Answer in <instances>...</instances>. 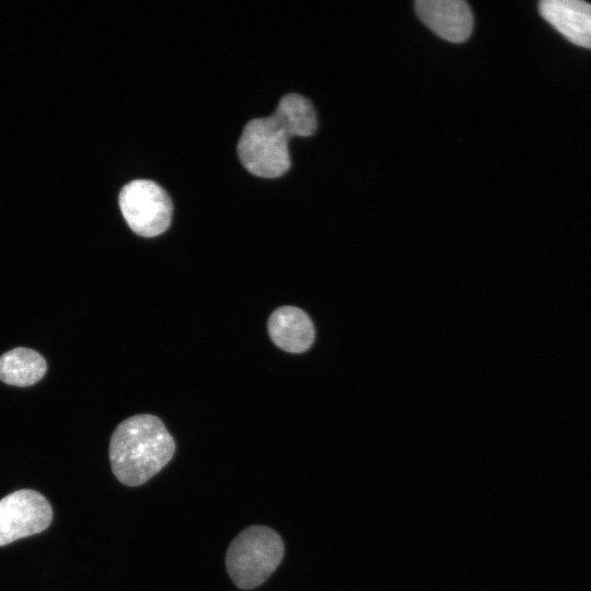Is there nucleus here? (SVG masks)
Segmentation results:
<instances>
[{"instance_id": "f03ea898", "label": "nucleus", "mask_w": 591, "mask_h": 591, "mask_svg": "<svg viewBox=\"0 0 591 591\" xmlns=\"http://www.w3.org/2000/svg\"><path fill=\"white\" fill-rule=\"evenodd\" d=\"M175 442L160 418L136 415L120 422L109 443V460L115 477L136 487L158 474L173 457Z\"/></svg>"}, {"instance_id": "1a4fd4ad", "label": "nucleus", "mask_w": 591, "mask_h": 591, "mask_svg": "<svg viewBox=\"0 0 591 591\" xmlns=\"http://www.w3.org/2000/svg\"><path fill=\"white\" fill-rule=\"evenodd\" d=\"M45 359L35 350L18 347L0 356V381L15 386H30L46 373Z\"/></svg>"}, {"instance_id": "20e7f679", "label": "nucleus", "mask_w": 591, "mask_h": 591, "mask_svg": "<svg viewBox=\"0 0 591 591\" xmlns=\"http://www.w3.org/2000/svg\"><path fill=\"white\" fill-rule=\"evenodd\" d=\"M118 202L125 221L140 236H158L171 224L172 200L152 181L135 179L126 184L119 193Z\"/></svg>"}, {"instance_id": "39448f33", "label": "nucleus", "mask_w": 591, "mask_h": 591, "mask_svg": "<svg viewBox=\"0 0 591 591\" xmlns=\"http://www.w3.org/2000/svg\"><path fill=\"white\" fill-rule=\"evenodd\" d=\"M53 520L48 500L32 489L16 490L0 500V546L43 532Z\"/></svg>"}, {"instance_id": "f257e3e1", "label": "nucleus", "mask_w": 591, "mask_h": 591, "mask_svg": "<svg viewBox=\"0 0 591 591\" xmlns=\"http://www.w3.org/2000/svg\"><path fill=\"white\" fill-rule=\"evenodd\" d=\"M316 128L312 103L300 94H287L270 116L254 118L245 125L237 142L239 159L258 177H279L290 167V138L312 136Z\"/></svg>"}, {"instance_id": "7ed1b4c3", "label": "nucleus", "mask_w": 591, "mask_h": 591, "mask_svg": "<svg viewBox=\"0 0 591 591\" xmlns=\"http://www.w3.org/2000/svg\"><path fill=\"white\" fill-rule=\"evenodd\" d=\"M285 545L280 535L265 525H251L231 542L227 571L233 583L243 590L259 587L280 565Z\"/></svg>"}, {"instance_id": "0eeeda50", "label": "nucleus", "mask_w": 591, "mask_h": 591, "mask_svg": "<svg viewBox=\"0 0 591 591\" xmlns=\"http://www.w3.org/2000/svg\"><path fill=\"white\" fill-rule=\"evenodd\" d=\"M542 18L572 44L591 49V4L580 0H543Z\"/></svg>"}, {"instance_id": "6e6552de", "label": "nucleus", "mask_w": 591, "mask_h": 591, "mask_svg": "<svg viewBox=\"0 0 591 591\" xmlns=\"http://www.w3.org/2000/svg\"><path fill=\"white\" fill-rule=\"evenodd\" d=\"M268 333L276 346L285 351L299 354L314 341V326L301 309L285 305L276 309L268 320Z\"/></svg>"}, {"instance_id": "423d86ee", "label": "nucleus", "mask_w": 591, "mask_h": 591, "mask_svg": "<svg viewBox=\"0 0 591 591\" xmlns=\"http://www.w3.org/2000/svg\"><path fill=\"white\" fill-rule=\"evenodd\" d=\"M415 11L428 28L451 43H463L472 33L473 13L463 0H418Z\"/></svg>"}]
</instances>
